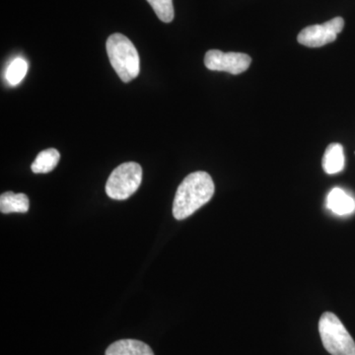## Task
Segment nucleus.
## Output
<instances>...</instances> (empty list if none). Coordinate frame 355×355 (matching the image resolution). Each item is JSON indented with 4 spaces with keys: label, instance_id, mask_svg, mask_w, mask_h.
Masks as SVG:
<instances>
[{
    "label": "nucleus",
    "instance_id": "1",
    "mask_svg": "<svg viewBox=\"0 0 355 355\" xmlns=\"http://www.w3.org/2000/svg\"><path fill=\"white\" fill-rule=\"evenodd\" d=\"M214 195V183L210 175L202 171L191 173L178 187L173 202V216L177 220L188 218L209 202Z\"/></svg>",
    "mask_w": 355,
    "mask_h": 355
},
{
    "label": "nucleus",
    "instance_id": "2",
    "mask_svg": "<svg viewBox=\"0 0 355 355\" xmlns=\"http://www.w3.org/2000/svg\"><path fill=\"white\" fill-rule=\"evenodd\" d=\"M106 49L110 62L123 83H130L139 76V51L128 37L114 33L107 40Z\"/></svg>",
    "mask_w": 355,
    "mask_h": 355
},
{
    "label": "nucleus",
    "instance_id": "3",
    "mask_svg": "<svg viewBox=\"0 0 355 355\" xmlns=\"http://www.w3.org/2000/svg\"><path fill=\"white\" fill-rule=\"evenodd\" d=\"M319 333L324 349L331 355H355V343L342 321L326 312L319 321Z\"/></svg>",
    "mask_w": 355,
    "mask_h": 355
},
{
    "label": "nucleus",
    "instance_id": "4",
    "mask_svg": "<svg viewBox=\"0 0 355 355\" xmlns=\"http://www.w3.org/2000/svg\"><path fill=\"white\" fill-rule=\"evenodd\" d=\"M141 181L142 168L139 163H123L110 175L106 193L113 200H127L139 190Z\"/></svg>",
    "mask_w": 355,
    "mask_h": 355
},
{
    "label": "nucleus",
    "instance_id": "5",
    "mask_svg": "<svg viewBox=\"0 0 355 355\" xmlns=\"http://www.w3.org/2000/svg\"><path fill=\"white\" fill-rule=\"evenodd\" d=\"M343 27L345 20L342 17L334 18L321 25L308 26L299 33L297 41L308 48H320L335 42Z\"/></svg>",
    "mask_w": 355,
    "mask_h": 355
},
{
    "label": "nucleus",
    "instance_id": "6",
    "mask_svg": "<svg viewBox=\"0 0 355 355\" xmlns=\"http://www.w3.org/2000/svg\"><path fill=\"white\" fill-rule=\"evenodd\" d=\"M252 58L246 53H223L219 50H210L205 53V64L212 71H225L229 73L241 74L251 65Z\"/></svg>",
    "mask_w": 355,
    "mask_h": 355
},
{
    "label": "nucleus",
    "instance_id": "7",
    "mask_svg": "<svg viewBox=\"0 0 355 355\" xmlns=\"http://www.w3.org/2000/svg\"><path fill=\"white\" fill-rule=\"evenodd\" d=\"M327 207L338 216H347L355 210V200L340 188L333 189L327 197Z\"/></svg>",
    "mask_w": 355,
    "mask_h": 355
},
{
    "label": "nucleus",
    "instance_id": "8",
    "mask_svg": "<svg viewBox=\"0 0 355 355\" xmlns=\"http://www.w3.org/2000/svg\"><path fill=\"white\" fill-rule=\"evenodd\" d=\"M106 355H154V354L148 345L140 340H121L110 345L106 350Z\"/></svg>",
    "mask_w": 355,
    "mask_h": 355
},
{
    "label": "nucleus",
    "instance_id": "9",
    "mask_svg": "<svg viewBox=\"0 0 355 355\" xmlns=\"http://www.w3.org/2000/svg\"><path fill=\"white\" fill-rule=\"evenodd\" d=\"M345 158L343 147L340 144H331L327 147L323 157V169L329 175L338 174L345 169Z\"/></svg>",
    "mask_w": 355,
    "mask_h": 355
},
{
    "label": "nucleus",
    "instance_id": "10",
    "mask_svg": "<svg viewBox=\"0 0 355 355\" xmlns=\"http://www.w3.org/2000/svg\"><path fill=\"white\" fill-rule=\"evenodd\" d=\"M29 198L25 193H15L6 191L0 197V211L8 214L12 212L26 214L29 210Z\"/></svg>",
    "mask_w": 355,
    "mask_h": 355
},
{
    "label": "nucleus",
    "instance_id": "11",
    "mask_svg": "<svg viewBox=\"0 0 355 355\" xmlns=\"http://www.w3.org/2000/svg\"><path fill=\"white\" fill-rule=\"evenodd\" d=\"M60 154L57 149L49 148L38 154L34 162L32 163L31 170L35 174H46L57 167L60 162Z\"/></svg>",
    "mask_w": 355,
    "mask_h": 355
},
{
    "label": "nucleus",
    "instance_id": "12",
    "mask_svg": "<svg viewBox=\"0 0 355 355\" xmlns=\"http://www.w3.org/2000/svg\"><path fill=\"white\" fill-rule=\"evenodd\" d=\"M28 71V62L24 58H17L9 64L6 70V78L10 85H18L24 79Z\"/></svg>",
    "mask_w": 355,
    "mask_h": 355
},
{
    "label": "nucleus",
    "instance_id": "13",
    "mask_svg": "<svg viewBox=\"0 0 355 355\" xmlns=\"http://www.w3.org/2000/svg\"><path fill=\"white\" fill-rule=\"evenodd\" d=\"M146 1L150 4L154 12L162 22L171 23L174 19L173 0H146Z\"/></svg>",
    "mask_w": 355,
    "mask_h": 355
}]
</instances>
